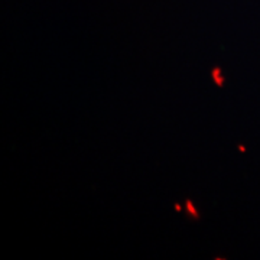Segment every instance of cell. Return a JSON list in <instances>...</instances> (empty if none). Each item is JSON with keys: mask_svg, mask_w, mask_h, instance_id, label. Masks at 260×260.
Listing matches in <instances>:
<instances>
[{"mask_svg": "<svg viewBox=\"0 0 260 260\" xmlns=\"http://www.w3.org/2000/svg\"><path fill=\"white\" fill-rule=\"evenodd\" d=\"M174 207H175V211H178V213H179V211L182 210V207H181V205H179V204H175V205H174Z\"/></svg>", "mask_w": 260, "mask_h": 260, "instance_id": "cell-3", "label": "cell"}, {"mask_svg": "<svg viewBox=\"0 0 260 260\" xmlns=\"http://www.w3.org/2000/svg\"><path fill=\"white\" fill-rule=\"evenodd\" d=\"M211 78H213V81L218 88H223L225 85V77H224L223 70L220 67H215V68L211 70Z\"/></svg>", "mask_w": 260, "mask_h": 260, "instance_id": "cell-1", "label": "cell"}, {"mask_svg": "<svg viewBox=\"0 0 260 260\" xmlns=\"http://www.w3.org/2000/svg\"><path fill=\"white\" fill-rule=\"evenodd\" d=\"M185 210H186V214L191 217V218H194V220H200V213H198V210L195 208L194 203H192V200H185Z\"/></svg>", "mask_w": 260, "mask_h": 260, "instance_id": "cell-2", "label": "cell"}]
</instances>
